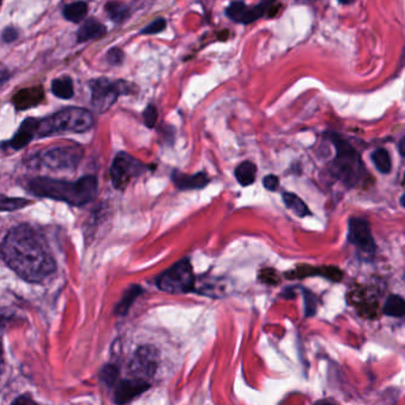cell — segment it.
Segmentation results:
<instances>
[{
    "instance_id": "obj_20",
    "label": "cell",
    "mask_w": 405,
    "mask_h": 405,
    "mask_svg": "<svg viewBox=\"0 0 405 405\" xmlns=\"http://www.w3.org/2000/svg\"><path fill=\"white\" fill-rule=\"evenodd\" d=\"M283 201H284V205L300 218H305L310 214L308 206L305 205V201L302 200L301 197H298L296 194H283Z\"/></svg>"
},
{
    "instance_id": "obj_37",
    "label": "cell",
    "mask_w": 405,
    "mask_h": 405,
    "mask_svg": "<svg viewBox=\"0 0 405 405\" xmlns=\"http://www.w3.org/2000/svg\"><path fill=\"white\" fill-rule=\"evenodd\" d=\"M404 278H405V272H404Z\"/></svg>"
},
{
    "instance_id": "obj_26",
    "label": "cell",
    "mask_w": 405,
    "mask_h": 405,
    "mask_svg": "<svg viewBox=\"0 0 405 405\" xmlns=\"http://www.w3.org/2000/svg\"><path fill=\"white\" fill-rule=\"evenodd\" d=\"M303 298H305V317H312L317 313V298L312 291L305 290L303 291Z\"/></svg>"
},
{
    "instance_id": "obj_14",
    "label": "cell",
    "mask_w": 405,
    "mask_h": 405,
    "mask_svg": "<svg viewBox=\"0 0 405 405\" xmlns=\"http://www.w3.org/2000/svg\"><path fill=\"white\" fill-rule=\"evenodd\" d=\"M44 99V91L41 86H36L32 88L22 89L15 94L12 98V102L17 109H27V108L35 107L42 102Z\"/></svg>"
},
{
    "instance_id": "obj_25",
    "label": "cell",
    "mask_w": 405,
    "mask_h": 405,
    "mask_svg": "<svg viewBox=\"0 0 405 405\" xmlns=\"http://www.w3.org/2000/svg\"><path fill=\"white\" fill-rule=\"evenodd\" d=\"M30 205V201L20 197H1V211L3 212H13Z\"/></svg>"
},
{
    "instance_id": "obj_18",
    "label": "cell",
    "mask_w": 405,
    "mask_h": 405,
    "mask_svg": "<svg viewBox=\"0 0 405 405\" xmlns=\"http://www.w3.org/2000/svg\"><path fill=\"white\" fill-rule=\"evenodd\" d=\"M237 181L239 182L243 187L251 185L255 181L257 175V166L252 162H243L237 166L236 173Z\"/></svg>"
},
{
    "instance_id": "obj_7",
    "label": "cell",
    "mask_w": 405,
    "mask_h": 405,
    "mask_svg": "<svg viewBox=\"0 0 405 405\" xmlns=\"http://www.w3.org/2000/svg\"><path fill=\"white\" fill-rule=\"evenodd\" d=\"M84 157V149L77 144L51 147L39 156L42 166L54 170H73Z\"/></svg>"
},
{
    "instance_id": "obj_27",
    "label": "cell",
    "mask_w": 405,
    "mask_h": 405,
    "mask_svg": "<svg viewBox=\"0 0 405 405\" xmlns=\"http://www.w3.org/2000/svg\"><path fill=\"white\" fill-rule=\"evenodd\" d=\"M118 369L112 365H107L104 367V370L101 372V379L104 380L105 384L107 386H116L118 383Z\"/></svg>"
},
{
    "instance_id": "obj_36",
    "label": "cell",
    "mask_w": 405,
    "mask_h": 405,
    "mask_svg": "<svg viewBox=\"0 0 405 405\" xmlns=\"http://www.w3.org/2000/svg\"><path fill=\"white\" fill-rule=\"evenodd\" d=\"M317 405H334L333 403H329V401H320V403H317Z\"/></svg>"
},
{
    "instance_id": "obj_11",
    "label": "cell",
    "mask_w": 405,
    "mask_h": 405,
    "mask_svg": "<svg viewBox=\"0 0 405 405\" xmlns=\"http://www.w3.org/2000/svg\"><path fill=\"white\" fill-rule=\"evenodd\" d=\"M272 4V1H262L253 8H250L243 1H234L226 8V15L236 23L250 24L265 15Z\"/></svg>"
},
{
    "instance_id": "obj_31",
    "label": "cell",
    "mask_w": 405,
    "mask_h": 405,
    "mask_svg": "<svg viewBox=\"0 0 405 405\" xmlns=\"http://www.w3.org/2000/svg\"><path fill=\"white\" fill-rule=\"evenodd\" d=\"M263 185L270 192H276L278 190V187H279V180L274 175H267L263 180Z\"/></svg>"
},
{
    "instance_id": "obj_24",
    "label": "cell",
    "mask_w": 405,
    "mask_h": 405,
    "mask_svg": "<svg viewBox=\"0 0 405 405\" xmlns=\"http://www.w3.org/2000/svg\"><path fill=\"white\" fill-rule=\"evenodd\" d=\"M142 291L143 290L138 286H131L130 289L126 290V293H124V298H121L119 305H117L116 313L119 314V315L128 313V310L131 307L132 303L142 293Z\"/></svg>"
},
{
    "instance_id": "obj_9",
    "label": "cell",
    "mask_w": 405,
    "mask_h": 405,
    "mask_svg": "<svg viewBox=\"0 0 405 405\" xmlns=\"http://www.w3.org/2000/svg\"><path fill=\"white\" fill-rule=\"evenodd\" d=\"M347 239L352 245L358 247L359 251L365 255H373L376 251V243L370 225L363 218H351L348 220Z\"/></svg>"
},
{
    "instance_id": "obj_28",
    "label": "cell",
    "mask_w": 405,
    "mask_h": 405,
    "mask_svg": "<svg viewBox=\"0 0 405 405\" xmlns=\"http://www.w3.org/2000/svg\"><path fill=\"white\" fill-rule=\"evenodd\" d=\"M143 119L147 128H154V124L157 123V119H159V111L154 105H149L144 109Z\"/></svg>"
},
{
    "instance_id": "obj_12",
    "label": "cell",
    "mask_w": 405,
    "mask_h": 405,
    "mask_svg": "<svg viewBox=\"0 0 405 405\" xmlns=\"http://www.w3.org/2000/svg\"><path fill=\"white\" fill-rule=\"evenodd\" d=\"M150 387L147 380L132 378L124 379L117 383L114 387V401L117 405L128 404L133 398L138 397Z\"/></svg>"
},
{
    "instance_id": "obj_35",
    "label": "cell",
    "mask_w": 405,
    "mask_h": 405,
    "mask_svg": "<svg viewBox=\"0 0 405 405\" xmlns=\"http://www.w3.org/2000/svg\"><path fill=\"white\" fill-rule=\"evenodd\" d=\"M399 202H401V207H404L405 208V194L404 195H401Z\"/></svg>"
},
{
    "instance_id": "obj_23",
    "label": "cell",
    "mask_w": 405,
    "mask_h": 405,
    "mask_svg": "<svg viewBox=\"0 0 405 405\" xmlns=\"http://www.w3.org/2000/svg\"><path fill=\"white\" fill-rule=\"evenodd\" d=\"M371 159L375 164L379 173L382 174H389L392 169V162H391L390 154L385 149H377L371 154Z\"/></svg>"
},
{
    "instance_id": "obj_33",
    "label": "cell",
    "mask_w": 405,
    "mask_h": 405,
    "mask_svg": "<svg viewBox=\"0 0 405 405\" xmlns=\"http://www.w3.org/2000/svg\"><path fill=\"white\" fill-rule=\"evenodd\" d=\"M11 405H37V403L29 394H23L20 397L15 398Z\"/></svg>"
},
{
    "instance_id": "obj_34",
    "label": "cell",
    "mask_w": 405,
    "mask_h": 405,
    "mask_svg": "<svg viewBox=\"0 0 405 405\" xmlns=\"http://www.w3.org/2000/svg\"><path fill=\"white\" fill-rule=\"evenodd\" d=\"M398 150H399V154H401L403 157H405V135L401 139V142H399Z\"/></svg>"
},
{
    "instance_id": "obj_17",
    "label": "cell",
    "mask_w": 405,
    "mask_h": 405,
    "mask_svg": "<svg viewBox=\"0 0 405 405\" xmlns=\"http://www.w3.org/2000/svg\"><path fill=\"white\" fill-rule=\"evenodd\" d=\"M51 92L60 99H70L74 95L73 81L69 77H60L51 84Z\"/></svg>"
},
{
    "instance_id": "obj_15",
    "label": "cell",
    "mask_w": 405,
    "mask_h": 405,
    "mask_svg": "<svg viewBox=\"0 0 405 405\" xmlns=\"http://www.w3.org/2000/svg\"><path fill=\"white\" fill-rule=\"evenodd\" d=\"M174 185L178 190H202L209 183V178L206 173H197L195 175H185L174 171L171 175Z\"/></svg>"
},
{
    "instance_id": "obj_22",
    "label": "cell",
    "mask_w": 405,
    "mask_h": 405,
    "mask_svg": "<svg viewBox=\"0 0 405 405\" xmlns=\"http://www.w3.org/2000/svg\"><path fill=\"white\" fill-rule=\"evenodd\" d=\"M105 10L107 12L108 17L116 23H121L124 20H128V15L131 13L128 5L119 1H109L105 6Z\"/></svg>"
},
{
    "instance_id": "obj_29",
    "label": "cell",
    "mask_w": 405,
    "mask_h": 405,
    "mask_svg": "<svg viewBox=\"0 0 405 405\" xmlns=\"http://www.w3.org/2000/svg\"><path fill=\"white\" fill-rule=\"evenodd\" d=\"M166 27V20L164 18H157L152 23L149 24L147 27H144L143 30H142V34H144V35H156V34L164 30Z\"/></svg>"
},
{
    "instance_id": "obj_8",
    "label": "cell",
    "mask_w": 405,
    "mask_h": 405,
    "mask_svg": "<svg viewBox=\"0 0 405 405\" xmlns=\"http://www.w3.org/2000/svg\"><path fill=\"white\" fill-rule=\"evenodd\" d=\"M147 166L140 161L133 159L126 152H119L113 159L109 169L113 187L119 190H125L132 178L142 176Z\"/></svg>"
},
{
    "instance_id": "obj_1",
    "label": "cell",
    "mask_w": 405,
    "mask_h": 405,
    "mask_svg": "<svg viewBox=\"0 0 405 405\" xmlns=\"http://www.w3.org/2000/svg\"><path fill=\"white\" fill-rule=\"evenodd\" d=\"M1 255L6 265L27 282H42L56 270L46 239L30 225H18L6 233Z\"/></svg>"
},
{
    "instance_id": "obj_13",
    "label": "cell",
    "mask_w": 405,
    "mask_h": 405,
    "mask_svg": "<svg viewBox=\"0 0 405 405\" xmlns=\"http://www.w3.org/2000/svg\"><path fill=\"white\" fill-rule=\"evenodd\" d=\"M39 125V120L34 119V118H27V119L24 120L20 125V130L8 142V147L13 150H20V149L27 147V144L30 143L37 133Z\"/></svg>"
},
{
    "instance_id": "obj_30",
    "label": "cell",
    "mask_w": 405,
    "mask_h": 405,
    "mask_svg": "<svg viewBox=\"0 0 405 405\" xmlns=\"http://www.w3.org/2000/svg\"><path fill=\"white\" fill-rule=\"evenodd\" d=\"M106 60L112 66H119L124 61V53L119 48H112L111 51H108Z\"/></svg>"
},
{
    "instance_id": "obj_6",
    "label": "cell",
    "mask_w": 405,
    "mask_h": 405,
    "mask_svg": "<svg viewBox=\"0 0 405 405\" xmlns=\"http://www.w3.org/2000/svg\"><path fill=\"white\" fill-rule=\"evenodd\" d=\"M131 86L128 82L109 81L108 79L100 77L89 84L92 92V105L98 113H105L116 104L120 94L131 92Z\"/></svg>"
},
{
    "instance_id": "obj_2",
    "label": "cell",
    "mask_w": 405,
    "mask_h": 405,
    "mask_svg": "<svg viewBox=\"0 0 405 405\" xmlns=\"http://www.w3.org/2000/svg\"><path fill=\"white\" fill-rule=\"evenodd\" d=\"M98 188L97 178L93 175L84 176L75 182L42 176L34 178L29 185L30 193L35 197L62 201L77 207L92 202L97 197Z\"/></svg>"
},
{
    "instance_id": "obj_4",
    "label": "cell",
    "mask_w": 405,
    "mask_h": 405,
    "mask_svg": "<svg viewBox=\"0 0 405 405\" xmlns=\"http://www.w3.org/2000/svg\"><path fill=\"white\" fill-rule=\"evenodd\" d=\"M332 143L336 150V159L331 166L332 174L347 187H354L365 174L360 154L339 135H332Z\"/></svg>"
},
{
    "instance_id": "obj_19",
    "label": "cell",
    "mask_w": 405,
    "mask_h": 405,
    "mask_svg": "<svg viewBox=\"0 0 405 405\" xmlns=\"http://www.w3.org/2000/svg\"><path fill=\"white\" fill-rule=\"evenodd\" d=\"M87 11H88V5L86 4L85 1H77V3H72L65 6L63 15L72 23H79L85 18Z\"/></svg>"
},
{
    "instance_id": "obj_32",
    "label": "cell",
    "mask_w": 405,
    "mask_h": 405,
    "mask_svg": "<svg viewBox=\"0 0 405 405\" xmlns=\"http://www.w3.org/2000/svg\"><path fill=\"white\" fill-rule=\"evenodd\" d=\"M18 37V31L15 27H8L3 31V41L6 43L13 42Z\"/></svg>"
},
{
    "instance_id": "obj_21",
    "label": "cell",
    "mask_w": 405,
    "mask_h": 405,
    "mask_svg": "<svg viewBox=\"0 0 405 405\" xmlns=\"http://www.w3.org/2000/svg\"><path fill=\"white\" fill-rule=\"evenodd\" d=\"M384 314L391 317L405 315V300L399 295H390L384 305Z\"/></svg>"
},
{
    "instance_id": "obj_5",
    "label": "cell",
    "mask_w": 405,
    "mask_h": 405,
    "mask_svg": "<svg viewBox=\"0 0 405 405\" xmlns=\"http://www.w3.org/2000/svg\"><path fill=\"white\" fill-rule=\"evenodd\" d=\"M156 284L159 289L170 293H190L194 289L195 277L188 259H182L159 274Z\"/></svg>"
},
{
    "instance_id": "obj_3",
    "label": "cell",
    "mask_w": 405,
    "mask_h": 405,
    "mask_svg": "<svg viewBox=\"0 0 405 405\" xmlns=\"http://www.w3.org/2000/svg\"><path fill=\"white\" fill-rule=\"evenodd\" d=\"M94 125V118L88 109L80 107L63 108L53 116L39 120L37 135L39 137L62 135V133H82L88 131Z\"/></svg>"
},
{
    "instance_id": "obj_10",
    "label": "cell",
    "mask_w": 405,
    "mask_h": 405,
    "mask_svg": "<svg viewBox=\"0 0 405 405\" xmlns=\"http://www.w3.org/2000/svg\"><path fill=\"white\" fill-rule=\"evenodd\" d=\"M130 372L135 376L133 378L147 380L154 375L157 369V354L154 348L140 347L135 352L131 363H130Z\"/></svg>"
},
{
    "instance_id": "obj_16",
    "label": "cell",
    "mask_w": 405,
    "mask_h": 405,
    "mask_svg": "<svg viewBox=\"0 0 405 405\" xmlns=\"http://www.w3.org/2000/svg\"><path fill=\"white\" fill-rule=\"evenodd\" d=\"M105 34H106L105 25L97 20L91 18L77 31V41L80 43L88 42L93 39H101Z\"/></svg>"
}]
</instances>
